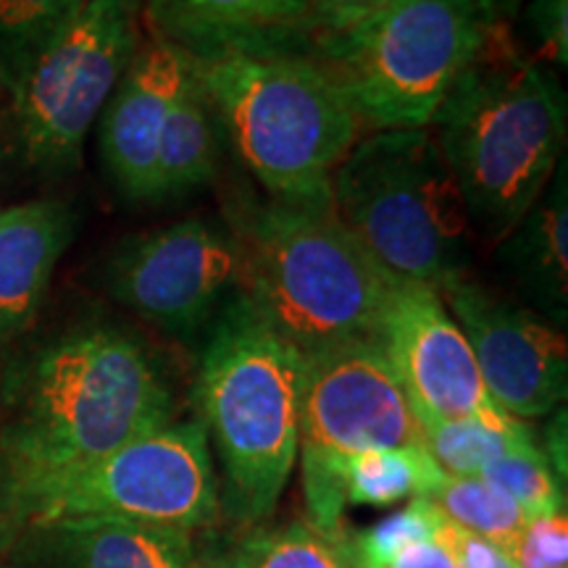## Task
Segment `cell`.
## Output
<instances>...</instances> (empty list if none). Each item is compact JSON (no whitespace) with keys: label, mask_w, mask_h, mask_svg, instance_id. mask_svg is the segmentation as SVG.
Here are the masks:
<instances>
[{"label":"cell","mask_w":568,"mask_h":568,"mask_svg":"<svg viewBox=\"0 0 568 568\" xmlns=\"http://www.w3.org/2000/svg\"><path fill=\"white\" fill-rule=\"evenodd\" d=\"M172 416V389L138 337L88 326L53 339L17 379L0 435L13 500L95 466Z\"/></svg>","instance_id":"cell-1"},{"label":"cell","mask_w":568,"mask_h":568,"mask_svg":"<svg viewBox=\"0 0 568 568\" xmlns=\"http://www.w3.org/2000/svg\"><path fill=\"white\" fill-rule=\"evenodd\" d=\"M474 232L500 243L564 161L568 101L558 71L524 55L495 24L432 124Z\"/></svg>","instance_id":"cell-2"},{"label":"cell","mask_w":568,"mask_h":568,"mask_svg":"<svg viewBox=\"0 0 568 568\" xmlns=\"http://www.w3.org/2000/svg\"><path fill=\"white\" fill-rule=\"evenodd\" d=\"M216 122L272 201L329 209L332 176L364 122L308 53L193 59Z\"/></svg>","instance_id":"cell-3"},{"label":"cell","mask_w":568,"mask_h":568,"mask_svg":"<svg viewBox=\"0 0 568 568\" xmlns=\"http://www.w3.org/2000/svg\"><path fill=\"white\" fill-rule=\"evenodd\" d=\"M243 293L297 353L376 339L395 280L337 213L290 203L251 205L234 224Z\"/></svg>","instance_id":"cell-4"},{"label":"cell","mask_w":568,"mask_h":568,"mask_svg":"<svg viewBox=\"0 0 568 568\" xmlns=\"http://www.w3.org/2000/svg\"><path fill=\"white\" fill-rule=\"evenodd\" d=\"M305 358L237 293L203 351L197 397L222 460L226 510L240 521L274 514L297 460Z\"/></svg>","instance_id":"cell-5"},{"label":"cell","mask_w":568,"mask_h":568,"mask_svg":"<svg viewBox=\"0 0 568 568\" xmlns=\"http://www.w3.org/2000/svg\"><path fill=\"white\" fill-rule=\"evenodd\" d=\"M332 211L395 280L443 293L468 276L474 226L429 126L355 142L332 176Z\"/></svg>","instance_id":"cell-6"},{"label":"cell","mask_w":568,"mask_h":568,"mask_svg":"<svg viewBox=\"0 0 568 568\" xmlns=\"http://www.w3.org/2000/svg\"><path fill=\"white\" fill-rule=\"evenodd\" d=\"M493 27L474 0H395L308 55L372 132L424 130Z\"/></svg>","instance_id":"cell-7"},{"label":"cell","mask_w":568,"mask_h":568,"mask_svg":"<svg viewBox=\"0 0 568 568\" xmlns=\"http://www.w3.org/2000/svg\"><path fill=\"white\" fill-rule=\"evenodd\" d=\"M424 445L422 426L374 339L305 355L297 456L311 527L339 539L345 460L366 450Z\"/></svg>","instance_id":"cell-8"},{"label":"cell","mask_w":568,"mask_h":568,"mask_svg":"<svg viewBox=\"0 0 568 568\" xmlns=\"http://www.w3.org/2000/svg\"><path fill=\"white\" fill-rule=\"evenodd\" d=\"M140 45L134 0L84 6L11 82L21 151L45 172L74 169L92 122Z\"/></svg>","instance_id":"cell-9"},{"label":"cell","mask_w":568,"mask_h":568,"mask_svg":"<svg viewBox=\"0 0 568 568\" xmlns=\"http://www.w3.org/2000/svg\"><path fill=\"white\" fill-rule=\"evenodd\" d=\"M40 527L71 518H122L180 531L219 514V481L201 422H169L109 458L19 503Z\"/></svg>","instance_id":"cell-10"},{"label":"cell","mask_w":568,"mask_h":568,"mask_svg":"<svg viewBox=\"0 0 568 568\" xmlns=\"http://www.w3.org/2000/svg\"><path fill=\"white\" fill-rule=\"evenodd\" d=\"M243 255L232 232L187 219L122 243L109 266L111 295L172 335L190 337L240 293Z\"/></svg>","instance_id":"cell-11"},{"label":"cell","mask_w":568,"mask_h":568,"mask_svg":"<svg viewBox=\"0 0 568 568\" xmlns=\"http://www.w3.org/2000/svg\"><path fill=\"white\" fill-rule=\"evenodd\" d=\"M374 343L393 366L416 418H474L497 432L529 429L487 393L471 347L437 290L397 282Z\"/></svg>","instance_id":"cell-12"},{"label":"cell","mask_w":568,"mask_h":568,"mask_svg":"<svg viewBox=\"0 0 568 568\" xmlns=\"http://www.w3.org/2000/svg\"><path fill=\"white\" fill-rule=\"evenodd\" d=\"M439 297L453 308L487 393L508 416L529 422L564 406L568 347L556 324L503 301L468 276Z\"/></svg>","instance_id":"cell-13"},{"label":"cell","mask_w":568,"mask_h":568,"mask_svg":"<svg viewBox=\"0 0 568 568\" xmlns=\"http://www.w3.org/2000/svg\"><path fill=\"white\" fill-rule=\"evenodd\" d=\"M190 74L193 55L153 34L140 42L105 103L101 113L103 163L116 187L132 201L153 197L155 155Z\"/></svg>","instance_id":"cell-14"},{"label":"cell","mask_w":568,"mask_h":568,"mask_svg":"<svg viewBox=\"0 0 568 568\" xmlns=\"http://www.w3.org/2000/svg\"><path fill=\"white\" fill-rule=\"evenodd\" d=\"M153 34L193 59L224 53H308L311 0H148Z\"/></svg>","instance_id":"cell-15"},{"label":"cell","mask_w":568,"mask_h":568,"mask_svg":"<svg viewBox=\"0 0 568 568\" xmlns=\"http://www.w3.org/2000/svg\"><path fill=\"white\" fill-rule=\"evenodd\" d=\"M71 234L74 216L61 201L0 211V337L17 335L38 314Z\"/></svg>","instance_id":"cell-16"},{"label":"cell","mask_w":568,"mask_h":568,"mask_svg":"<svg viewBox=\"0 0 568 568\" xmlns=\"http://www.w3.org/2000/svg\"><path fill=\"white\" fill-rule=\"evenodd\" d=\"M500 255L539 316L566 324L568 311V180L566 161L527 216L500 240Z\"/></svg>","instance_id":"cell-17"},{"label":"cell","mask_w":568,"mask_h":568,"mask_svg":"<svg viewBox=\"0 0 568 568\" xmlns=\"http://www.w3.org/2000/svg\"><path fill=\"white\" fill-rule=\"evenodd\" d=\"M45 529L61 568H197L190 531L122 518H71Z\"/></svg>","instance_id":"cell-18"},{"label":"cell","mask_w":568,"mask_h":568,"mask_svg":"<svg viewBox=\"0 0 568 568\" xmlns=\"http://www.w3.org/2000/svg\"><path fill=\"white\" fill-rule=\"evenodd\" d=\"M216 161L219 122L193 67V74L184 84L163 130L159 155H155L151 201H176L201 190L216 174Z\"/></svg>","instance_id":"cell-19"},{"label":"cell","mask_w":568,"mask_h":568,"mask_svg":"<svg viewBox=\"0 0 568 568\" xmlns=\"http://www.w3.org/2000/svg\"><path fill=\"white\" fill-rule=\"evenodd\" d=\"M443 479L445 471L424 445L366 450L345 460V495L353 506L389 508L435 493Z\"/></svg>","instance_id":"cell-20"},{"label":"cell","mask_w":568,"mask_h":568,"mask_svg":"<svg viewBox=\"0 0 568 568\" xmlns=\"http://www.w3.org/2000/svg\"><path fill=\"white\" fill-rule=\"evenodd\" d=\"M424 497L435 503L447 521L489 539L516 558L524 531L529 527V518L518 508L514 497H508L503 489L489 485L481 477H447L445 474L435 493Z\"/></svg>","instance_id":"cell-21"},{"label":"cell","mask_w":568,"mask_h":568,"mask_svg":"<svg viewBox=\"0 0 568 568\" xmlns=\"http://www.w3.org/2000/svg\"><path fill=\"white\" fill-rule=\"evenodd\" d=\"M424 447L447 477H479L493 460L537 443L535 432H497L474 418H418Z\"/></svg>","instance_id":"cell-22"},{"label":"cell","mask_w":568,"mask_h":568,"mask_svg":"<svg viewBox=\"0 0 568 568\" xmlns=\"http://www.w3.org/2000/svg\"><path fill=\"white\" fill-rule=\"evenodd\" d=\"M343 537H326L305 521L258 529L213 568H347Z\"/></svg>","instance_id":"cell-23"},{"label":"cell","mask_w":568,"mask_h":568,"mask_svg":"<svg viewBox=\"0 0 568 568\" xmlns=\"http://www.w3.org/2000/svg\"><path fill=\"white\" fill-rule=\"evenodd\" d=\"M84 0H0V69L17 80L21 69L80 13Z\"/></svg>","instance_id":"cell-24"},{"label":"cell","mask_w":568,"mask_h":568,"mask_svg":"<svg viewBox=\"0 0 568 568\" xmlns=\"http://www.w3.org/2000/svg\"><path fill=\"white\" fill-rule=\"evenodd\" d=\"M479 477L514 497L529 521L566 510L564 479L552 471L539 443L493 460Z\"/></svg>","instance_id":"cell-25"},{"label":"cell","mask_w":568,"mask_h":568,"mask_svg":"<svg viewBox=\"0 0 568 568\" xmlns=\"http://www.w3.org/2000/svg\"><path fill=\"white\" fill-rule=\"evenodd\" d=\"M437 524L439 510L435 503L424 495L414 497L406 508L382 518L374 527L358 531V535L343 537L347 568L385 564V560L410 548V545L435 539Z\"/></svg>","instance_id":"cell-26"},{"label":"cell","mask_w":568,"mask_h":568,"mask_svg":"<svg viewBox=\"0 0 568 568\" xmlns=\"http://www.w3.org/2000/svg\"><path fill=\"white\" fill-rule=\"evenodd\" d=\"M535 61L550 69L568 63V0H527L521 6Z\"/></svg>","instance_id":"cell-27"},{"label":"cell","mask_w":568,"mask_h":568,"mask_svg":"<svg viewBox=\"0 0 568 568\" xmlns=\"http://www.w3.org/2000/svg\"><path fill=\"white\" fill-rule=\"evenodd\" d=\"M518 568H568V518L552 514L531 518L516 550Z\"/></svg>","instance_id":"cell-28"},{"label":"cell","mask_w":568,"mask_h":568,"mask_svg":"<svg viewBox=\"0 0 568 568\" xmlns=\"http://www.w3.org/2000/svg\"><path fill=\"white\" fill-rule=\"evenodd\" d=\"M435 539L439 548L447 552L453 568H518L514 556H508L506 550L497 548L489 539L456 527L443 514H439Z\"/></svg>","instance_id":"cell-29"},{"label":"cell","mask_w":568,"mask_h":568,"mask_svg":"<svg viewBox=\"0 0 568 568\" xmlns=\"http://www.w3.org/2000/svg\"><path fill=\"white\" fill-rule=\"evenodd\" d=\"M395 0H311L316 21V34L351 30L374 13L387 9Z\"/></svg>","instance_id":"cell-30"},{"label":"cell","mask_w":568,"mask_h":568,"mask_svg":"<svg viewBox=\"0 0 568 568\" xmlns=\"http://www.w3.org/2000/svg\"><path fill=\"white\" fill-rule=\"evenodd\" d=\"M358 568H453V564L447 558V552L437 545V539H426V542L410 545V548L397 552V556L385 560V564Z\"/></svg>","instance_id":"cell-31"},{"label":"cell","mask_w":568,"mask_h":568,"mask_svg":"<svg viewBox=\"0 0 568 568\" xmlns=\"http://www.w3.org/2000/svg\"><path fill=\"white\" fill-rule=\"evenodd\" d=\"M479 6V11L493 21V24H510L518 13H521V6L527 0H474Z\"/></svg>","instance_id":"cell-32"},{"label":"cell","mask_w":568,"mask_h":568,"mask_svg":"<svg viewBox=\"0 0 568 568\" xmlns=\"http://www.w3.org/2000/svg\"><path fill=\"white\" fill-rule=\"evenodd\" d=\"M0 568H3V560H0Z\"/></svg>","instance_id":"cell-33"}]
</instances>
